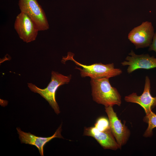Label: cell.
<instances>
[{"mask_svg":"<svg viewBox=\"0 0 156 156\" xmlns=\"http://www.w3.org/2000/svg\"><path fill=\"white\" fill-rule=\"evenodd\" d=\"M92 95L93 100L105 107L121 104V96L115 88L110 84L109 78L91 79Z\"/></svg>","mask_w":156,"mask_h":156,"instance_id":"1","label":"cell"},{"mask_svg":"<svg viewBox=\"0 0 156 156\" xmlns=\"http://www.w3.org/2000/svg\"><path fill=\"white\" fill-rule=\"evenodd\" d=\"M74 55L71 52H68L67 56L63 57L61 62L65 64L66 61L70 60L76 65L82 67L81 68L76 66L75 68L79 70L82 77H88L94 79L109 78L120 75L122 73L120 69L115 68L113 63L104 64L99 63L89 65L82 64L74 59Z\"/></svg>","mask_w":156,"mask_h":156,"instance_id":"2","label":"cell"},{"mask_svg":"<svg viewBox=\"0 0 156 156\" xmlns=\"http://www.w3.org/2000/svg\"><path fill=\"white\" fill-rule=\"evenodd\" d=\"M71 77V75L65 76L58 72L52 71L50 81L45 88H40L31 83H28L27 85L31 91L38 93L46 99L55 113L58 114L60 111L55 99L56 92L60 86L68 83Z\"/></svg>","mask_w":156,"mask_h":156,"instance_id":"3","label":"cell"},{"mask_svg":"<svg viewBox=\"0 0 156 156\" xmlns=\"http://www.w3.org/2000/svg\"><path fill=\"white\" fill-rule=\"evenodd\" d=\"M18 5L21 12L27 14L33 20L39 31L49 29L45 12L37 0H19Z\"/></svg>","mask_w":156,"mask_h":156,"instance_id":"4","label":"cell"},{"mask_svg":"<svg viewBox=\"0 0 156 156\" xmlns=\"http://www.w3.org/2000/svg\"><path fill=\"white\" fill-rule=\"evenodd\" d=\"M14 28L20 38L27 43L35 40L39 31L33 20L27 14L21 12L16 17Z\"/></svg>","mask_w":156,"mask_h":156,"instance_id":"5","label":"cell"},{"mask_svg":"<svg viewBox=\"0 0 156 156\" xmlns=\"http://www.w3.org/2000/svg\"><path fill=\"white\" fill-rule=\"evenodd\" d=\"M154 34L152 23L146 21L133 28L129 33L128 38L137 49L149 47L152 43Z\"/></svg>","mask_w":156,"mask_h":156,"instance_id":"6","label":"cell"},{"mask_svg":"<svg viewBox=\"0 0 156 156\" xmlns=\"http://www.w3.org/2000/svg\"><path fill=\"white\" fill-rule=\"evenodd\" d=\"M113 106L105 107V112L109 119L111 131L116 142L121 148L127 142L130 135L129 130L123 124L117 116Z\"/></svg>","mask_w":156,"mask_h":156,"instance_id":"7","label":"cell"},{"mask_svg":"<svg viewBox=\"0 0 156 156\" xmlns=\"http://www.w3.org/2000/svg\"><path fill=\"white\" fill-rule=\"evenodd\" d=\"M125 60L121 63L122 66H128L127 72L130 74L140 69H149L156 68V58L148 54L137 55L131 50Z\"/></svg>","mask_w":156,"mask_h":156,"instance_id":"8","label":"cell"},{"mask_svg":"<svg viewBox=\"0 0 156 156\" xmlns=\"http://www.w3.org/2000/svg\"><path fill=\"white\" fill-rule=\"evenodd\" d=\"M125 100L128 102L136 103L144 109L146 114H148L156 106V96L153 97L151 93V81L149 77L146 76L143 92L140 96L136 93L125 96Z\"/></svg>","mask_w":156,"mask_h":156,"instance_id":"9","label":"cell"},{"mask_svg":"<svg viewBox=\"0 0 156 156\" xmlns=\"http://www.w3.org/2000/svg\"><path fill=\"white\" fill-rule=\"evenodd\" d=\"M62 127V124L60 125L53 135L48 137L37 136L30 132H24L19 127H17L16 129L21 143L35 146L38 149L40 155L43 156L44 147L47 143L55 138L64 139L61 134Z\"/></svg>","mask_w":156,"mask_h":156,"instance_id":"10","label":"cell"},{"mask_svg":"<svg viewBox=\"0 0 156 156\" xmlns=\"http://www.w3.org/2000/svg\"><path fill=\"white\" fill-rule=\"evenodd\" d=\"M83 135L93 137L104 149L116 150L121 148L115 140L110 129L101 131L94 127H85Z\"/></svg>","mask_w":156,"mask_h":156,"instance_id":"11","label":"cell"},{"mask_svg":"<svg viewBox=\"0 0 156 156\" xmlns=\"http://www.w3.org/2000/svg\"><path fill=\"white\" fill-rule=\"evenodd\" d=\"M143 120L148 125L143 136L145 137H151L153 135V129L156 127V114L151 111L148 114H146Z\"/></svg>","mask_w":156,"mask_h":156,"instance_id":"12","label":"cell"},{"mask_svg":"<svg viewBox=\"0 0 156 156\" xmlns=\"http://www.w3.org/2000/svg\"><path fill=\"white\" fill-rule=\"evenodd\" d=\"M94 127L101 131H105L110 129L109 120L104 117L98 118L95 123Z\"/></svg>","mask_w":156,"mask_h":156,"instance_id":"13","label":"cell"},{"mask_svg":"<svg viewBox=\"0 0 156 156\" xmlns=\"http://www.w3.org/2000/svg\"><path fill=\"white\" fill-rule=\"evenodd\" d=\"M148 50L153 51L156 52V31L154 33L152 43L149 47Z\"/></svg>","mask_w":156,"mask_h":156,"instance_id":"14","label":"cell"}]
</instances>
